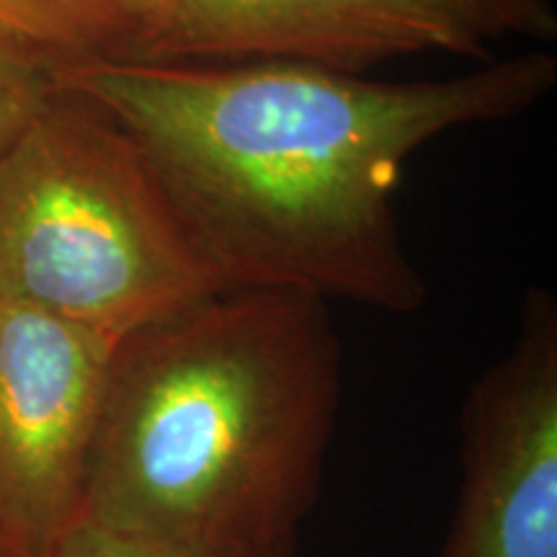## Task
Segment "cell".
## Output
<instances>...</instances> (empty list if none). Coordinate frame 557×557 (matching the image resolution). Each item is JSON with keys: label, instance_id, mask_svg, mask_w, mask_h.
I'll return each instance as SVG.
<instances>
[{"label": "cell", "instance_id": "1", "mask_svg": "<svg viewBox=\"0 0 557 557\" xmlns=\"http://www.w3.org/2000/svg\"><path fill=\"white\" fill-rule=\"evenodd\" d=\"M52 78L135 139L230 289L408 315L426 302L393 207L408 158L537 107L557 86V58L537 50L436 81L289 62H120Z\"/></svg>", "mask_w": 557, "mask_h": 557}, {"label": "cell", "instance_id": "2", "mask_svg": "<svg viewBox=\"0 0 557 557\" xmlns=\"http://www.w3.org/2000/svg\"><path fill=\"white\" fill-rule=\"evenodd\" d=\"M338 406L341 341L325 299H201L116 344L78 519L246 557L297 540Z\"/></svg>", "mask_w": 557, "mask_h": 557}, {"label": "cell", "instance_id": "3", "mask_svg": "<svg viewBox=\"0 0 557 557\" xmlns=\"http://www.w3.org/2000/svg\"><path fill=\"white\" fill-rule=\"evenodd\" d=\"M230 287L135 139L60 94L0 156V297L114 338Z\"/></svg>", "mask_w": 557, "mask_h": 557}, {"label": "cell", "instance_id": "4", "mask_svg": "<svg viewBox=\"0 0 557 557\" xmlns=\"http://www.w3.org/2000/svg\"><path fill=\"white\" fill-rule=\"evenodd\" d=\"M122 338L0 297V542L41 557L78 519Z\"/></svg>", "mask_w": 557, "mask_h": 557}, {"label": "cell", "instance_id": "5", "mask_svg": "<svg viewBox=\"0 0 557 557\" xmlns=\"http://www.w3.org/2000/svg\"><path fill=\"white\" fill-rule=\"evenodd\" d=\"M459 493L436 557H557V305L532 289L511 351L459 416Z\"/></svg>", "mask_w": 557, "mask_h": 557}, {"label": "cell", "instance_id": "6", "mask_svg": "<svg viewBox=\"0 0 557 557\" xmlns=\"http://www.w3.org/2000/svg\"><path fill=\"white\" fill-rule=\"evenodd\" d=\"M421 52L491 58L455 0H171L145 62H289L364 75Z\"/></svg>", "mask_w": 557, "mask_h": 557}, {"label": "cell", "instance_id": "7", "mask_svg": "<svg viewBox=\"0 0 557 557\" xmlns=\"http://www.w3.org/2000/svg\"><path fill=\"white\" fill-rule=\"evenodd\" d=\"M171 0H0V37L54 67L145 62Z\"/></svg>", "mask_w": 557, "mask_h": 557}, {"label": "cell", "instance_id": "8", "mask_svg": "<svg viewBox=\"0 0 557 557\" xmlns=\"http://www.w3.org/2000/svg\"><path fill=\"white\" fill-rule=\"evenodd\" d=\"M54 96L52 67L0 37V156Z\"/></svg>", "mask_w": 557, "mask_h": 557}, {"label": "cell", "instance_id": "9", "mask_svg": "<svg viewBox=\"0 0 557 557\" xmlns=\"http://www.w3.org/2000/svg\"><path fill=\"white\" fill-rule=\"evenodd\" d=\"M41 557H246L230 553H209V549L165 545L135 537V534L114 532V529L75 519ZM256 557V555H250Z\"/></svg>", "mask_w": 557, "mask_h": 557}, {"label": "cell", "instance_id": "10", "mask_svg": "<svg viewBox=\"0 0 557 557\" xmlns=\"http://www.w3.org/2000/svg\"><path fill=\"white\" fill-rule=\"evenodd\" d=\"M468 13L485 39L527 37L537 41L557 39V11L549 0H455Z\"/></svg>", "mask_w": 557, "mask_h": 557}, {"label": "cell", "instance_id": "11", "mask_svg": "<svg viewBox=\"0 0 557 557\" xmlns=\"http://www.w3.org/2000/svg\"><path fill=\"white\" fill-rule=\"evenodd\" d=\"M295 549H297V540H292V542H282V545L271 547V549H267V553H261L256 557H295Z\"/></svg>", "mask_w": 557, "mask_h": 557}, {"label": "cell", "instance_id": "12", "mask_svg": "<svg viewBox=\"0 0 557 557\" xmlns=\"http://www.w3.org/2000/svg\"><path fill=\"white\" fill-rule=\"evenodd\" d=\"M0 557H13V555L9 553V547L3 545V542H0Z\"/></svg>", "mask_w": 557, "mask_h": 557}]
</instances>
